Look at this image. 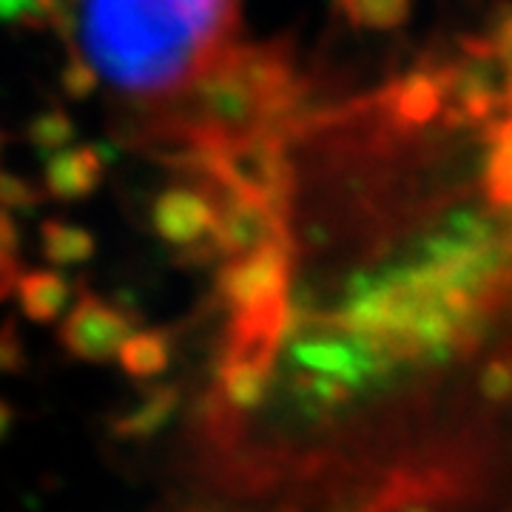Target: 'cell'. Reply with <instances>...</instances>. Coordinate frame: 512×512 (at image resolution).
<instances>
[{"instance_id": "cell-1", "label": "cell", "mask_w": 512, "mask_h": 512, "mask_svg": "<svg viewBox=\"0 0 512 512\" xmlns=\"http://www.w3.org/2000/svg\"><path fill=\"white\" fill-rule=\"evenodd\" d=\"M490 242L478 228H453L402 265L359 285L336 319V333H316L299 362L330 379H356L376 362L419 356L447 345L467 325L490 276Z\"/></svg>"}, {"instance_id": "cell-2", "label": "cell", "mask_w": 512, "mask_h": 512, "mask_svg": "<svg viewBox=\"0 0 512 512\" xmlns=\"http://www.w3.org/2000/svg\"><path fill=\"white\" fill-rule=\"evenodd\" d=\"M239 0H83V57L128 103L191 86L239 40Z\"/></svg>"}, {"instance_id": "cell-3", "label": "cell", "mask_w": 512, "mask_h": 512, "mask_svg": "<svg viewBox=\"0 0 512 512\" xmlns=\"http://www.w3.org/2000/svg\"><path fill=\"white\" fill-rule=\"evenodd\" d=\"M220 197L200 180L171 185L151 205L154 234L188 254H200L208 245L217 251Z\"/></svg>"}, {"instance_id": "cell-4", "label": "cell", "mask_w": 512, "mask_h": 512, "mask_svg": "<svg viewBox=\"0 0 512 512\" xmlns=\"http://www.w3.org/2000/svg\"><path fill=\"white\" fill-rule=\"evenodd\" d=\"M131 333L134 325L123 308L111 305L94 291H83L72 311L63 316L60 345L80 362L103 365L120 356Z\"/></svg>"}, {"instance_id": "cell-5", "label": "cell", "mask_w": 512, "mask_h": 512, "mask_svg": "<svg viewBox=\"0 0 512 512\" xmlns=\"http://www.w3.org/2000/svg\"><path fill=\"white\" fill-rule=\"evenodd\" d=\"M106 177V157L97 146H63L49 154L43 171L46 197L77 202L92 197Z\"/></svg>"}, {"instance_id": "cell-6", "label": "cell", "mask_w": 512, "mask_h": 512, "mask_svg": "<svg viewBox=\"0 0 512 512\" xmlns=\"http://www.w3.org/2000/svg\"><path fill=\"white\" fill-rule=\"evenodd\" d=\"M15 293H18L20 311L32 322L49 325V322H57L66 311L72 299V285L55 268H37V271L20 274Z\"/></svg>"}, {"instance_id": "cell-7", "label": "cell", "mask_w": 512, "mask_h": 512, "mask_svg": "<svg viewBox=\"0 0 512 512\" xmlns=\"http://www.w3.org/2000/svg\"><path fill=\"white\" fill-rule=\"evenodd\" d=\"M40 251L55 268L89 262L97 251L92 231L63 220H46L40 225Z\"/></svg>"}, {"instance_id": "cell-8", "label": "cell", "mask_w": 512, "mask_h": 512, "mask_svg": "<svg viewBox=\"0 0 512 512\" xmlns=\"http://www.w3.org/2000/svg\"><path fill=\"white\" fill-rule=\"evenodd\" d=\"M168 359H171V342L163 330H134L117 356V362L134 379H148V376L163 373Z\"/></svg>"}, {"instance_id": "cell-9", "label": "cell", "mask_w": 512, "mask_h": 512, "mask_svg": "<svg viewBox=\"0 0 512 512\" xmlns=\"http://www.w3.org/2000/svg\"><path fill=\"white\" fill-rule=\"evenodd\" d=\"M490 194L504 211L512 214V86L507 114L495 128L493 151H490Z\"/></svg>"}, {"instance_id": "cell-10", "label": "cell", "mask_w": 512, "mask_h": 512, "mask_svg": "<svg viewBox=\"0 0 512 512\" xmlns=\"http://www.w3.org/2000/svg\"><path fill=\"white\" fill-rule=\"evenodd\" d=\"M29 140L37 151L43 154H55L57 148L69 146L74 140V123L72 117L63 109H49L37 114L29 126Z\"/></svg>"}, {"instance_id": "cell-11", "label": "cell", "mask_w": 512, "mask_h": 512, "mask_svg": "<svg viewBox=\"0 0 512 512\" xmlns=\"http://www.w3.org/2000/svg\"><path fill=\"white\" fill-rule=\"evenodd\" d=\"M20 274H23V268H20L18 225L6 208H0V302L9 293H15Z\"/></svg>"}, {"instance_id": "cell-12", "label": "cell", "mask_w": 512, "mask_h": 512, "mask_svg": "<svg viewBox=\"0 0 512 512\" xmlns=\"http://www.w3.org/2000/svg\"><path fill=\"white\" fill-rule=\"evenodd\" d=\"M40 194H46V191H40V188H35L29 180H23L18 174L0 168V208H6V211H26V208H35L37 202L43 200Z\"/></svg>"}, {"instance_id": "cell-13", "label": "cell", "mask_w": 512, "mask_h": 512, "mask_svg": "<svg viewBox=\"0 0 512 512\" xmlns=\"http://www.w3.org/2000/svg\"><path fill=\"white\" fill-rule=\"evenodd\" d=\"M60 86H63V92L74 97V100H83V97H89V94L100 86V74L94 72V66L83 57L74 55L69 63H66V69L60 74Z\"/></svg>"}, {"instance_id": "cell-14", "label": "cell", "mask_w": 512, "mask_h": 512, "mask_svg": "<svg viewBox=\"0 0 512 512\" xmlns=\"http://www.w3.org/2000/svg\"><path fill=\"white\" fill-rule=\"evenodd\" d=\"M3 146H6V134L0 131V151H3Z\"/></svg>"}]
</instances>
